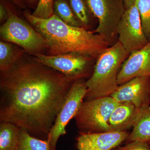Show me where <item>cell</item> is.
Segmentation results:
<instances>
[{"instance_id":"6da1fadb","label":"cell","mask_w":150,"mask_h":150,"mask_svg":"<svg viewBox=\"0 0 150 150\" xmlns=\"http://www.w3.org/2000/svg\"><path fill=\"white\" fill-rule=\"evenodd\" d=\"M74 82L24 54L0 72V122L13 123L33 137L48 140Z\"/></svg>"},{"instance_id":"7a4b0ae2","label":"cell","mask_w":150,"mask_h":150,"mask_svg":"<svg viewBox=\"0 0 150 150\" xmlns=\"http://www.w3.org/2000/svg\"><path fill=\"white\" fill-rule=\"evenodd\" d=\"M27 21L46 39L48 55L74 54L95 58L108 48L104 37L83 27L71 26L55 14L47 19L38 18L28 11Z\"/></svg>"},{"instance_id":"3957f363","label":"cell","mask_w":150,"mask_h":150,"mask_svg":"<svg viewBox=\"0 0 150 150\" xmlns=\"http://www.w3.org/2000/svg\"><path fill=\"white\" fill-rule=\"evenodd\" d=\"M129 54L119 41L100 54L92 74L85 82L86 100L110 96L117 90L118 74Z\"/></svg>"},{"instance_id":"277c9868","label":"cell","mask_w":150,"mask_h":150,"mask_svg":"<svg viewBox=\"0 0 150 150\" xmlns=\"http://www.w3.org/2000/svg\"><path fill=\"white\" fill-rule=\"evenodd\" d=\"M7 8L8 18L0 28V35L3 40L21 47L33 56L45 54L48 49L46 39L28 22Z\"/></svg>"},{"instance_id":"5b68a950","label":"cell","mask_w":150,"mask_h":150,"mask_svg":"<svg viewBox=\"0 0 150 150\" xmlns=\"http://www.w3.org/2000/svg\"><path fill=\"white\" fill-rule=\"evenodd\" d=\"M118 103L110 96L83 101L74 118L80 133L111 131L109 125V118Z\"/></svg>"},{"instance_id":"8992f818","label":"cell","mask_w":150,"mask_h":150,"mask_svg":"<svg viewBox=\"0 0 150 150\" xmlns=\"http://www.w3.org/2000/svg\"><path fill=\"white\" fill-rule=\"evenodd\" d=\"M87 93L85 82L77 80L73 83L48 134V141L51 150H56L59 138L67 133V124L76 115Z\"/></svg>"},{"instance_id":"52a82bcc","label":"cell","mask_w":150,"mask_h":150,"mask_svg":"<svg viewBox=\"0 0 150 150\" xmlns=\"http://www.w3.org/2000/svg\"><path fill=\"white\" fill-rule=\"evenodd\" d=\"M85 1L89 11L98 20V25L93 32L108 42L116 33L117 26L125 11L123 0Z\"/></svg>"},{"instance_id":"ba28073f","label":"cell","mask_w":150,"mask_h":150,"mask_svg":"<svg viewBox=\"0 0 150 150\" xmlns=\"http://www.w3.org/2000/svg\"><path fill=\"white\" fill-rule=\"evenodd\" d=\"M118 41L129 54L144 48L149 42L142 28L136 4L125 10L117 26Z\"/></svg>"},{"instance_id":"9c48e42d","label":"cell","mask_w":150,"mask_h":150,"mask_svg":"<svg viewBox=\"0 0 150 150\" xmlns=\"http://www.w3.org/2000/svg\"><path fill=\"white\" fill-rule=\"evenodd\" d=\"M33 56L38 62L62 73L73 82L88 75L91 59L74 54L55 56L40 54Z\"/></svg>"},{"instance_id":"30bf717a","label":"cell","mask_w":150,"mask_h":150,"mask_svg":"<svg viewBox=\"0 0 150 150\" xmlns=\"http://www.w3.org/2000/svg\"><path fill=\"white\" fill-rule=\"evenodd\" d=\"M110 96L118 103H132L138 109L150 105V76L132 79L119 85Z\"/></svg>"},{"instance_id":"8fae6325","label":"cell","mask_w":150,"mask_h":150,"mask_svg":"<svg viewBox=\"0 0 150 150\" xmlns=\"http://www.w3.org/2000/svg\"><path fill=\"white\" fill-rule=\"evenodd\" d=\"M146 76H150V42L130 54L121 66L117 81L119 86L134 78Z\"/></svg>"},{"instance_id":"7c38bea8","label":"cell","mask_w":150,"mask_h":150,"mask_svg":"<svg viewBox=\"0 0 150 150\" xmlns=\"http://www.w3.org/2000/svg\"><path fill=\"white\" fill-rule=\"evenodd\" d=\"M127 131L98 133H80L77 138L78 150H112L126 141Z\"/></svg>"},{"instance_id":"4fadbf2b","label":"cell","mask_w":150,"mask_h":150,"mask_svg":"<svg viewBox=\"0 0 150 150\" xmlns=\"http://www.w3.org/2000/svg\"><path fill=\"white\" fill-rule=\"evenodd\" d=\"M139 110L130 103H119L109 118V125L111 131L123 132L133 127Z\"/></svg>"},{"instance_id":"5bb4252c","label":"cell","mask_w":150,"mask_h":150,"mask_svg":"<svg viewBox=\"0 0 150 150\" xmlns=\"http://www.w3.org/2000/svg\"><path fill=\"white\" fill-rule=\"evenodd\" d=\"M126 141L128 143L136 142H150V105L139 109L137 118Z\"/></svg>"},{"instance_id":"9a60e30c","label":"cell","mask_w":150,"mask_h":150,"mask_svg":"<svg viewBox=\"0 0 150 150\" xmlns=\"http://www.w3.org/2000/svg\"><path fill=\"white\" fill-rule=\"evenodd\" d=\"M26 53L24 49L13 43L0 42V71L8 69Z\"/></svg>"},{"instance_id":"2e32d148","label":"cell","mask_w":150,"mask_h":150,"mask_svg":"<svg viewBox=\"0 0 150 150\" xmlns=\"http://www.w3.org/2000/svg\"><path fill=\"white\" fill-rule=\"evenodd\" d=\"M20 128L13 123L0 124V150H16L19 139Z\"/></svg>"},{"instance_id":"e0dca14e","label":"cell","mask_w":150,"mask_h":150,"mask_svg":"<svg viewBox=\"0 0 150 150\" xmlns=\"http://www.w3.org/2000/svg\"><path fill=\"white\" fill-rule=\"evenodd\" d=\"M16 150H51L48 140L33 137L25 129H20L18 146Z\"/></svg>"},{"instance_id":"ac0fdd59","label":"cell","mask_w":150,"mask_h":150,"mask_svg":"<svg viewBox=\"0 0 150 150\" xmlns=\"http://www.w3.org/2000/svg\"><path fill=\"white\" fill-rule=\"evenodd\" d=\"M54 14L65 23L71 26L81 27V24L67 1L56 0L54 1Z\"/></svg>"},{"instance_id":"d6986e66","label":"cell","mask_w":150,"mask_h":150,"mask_svg":"<svg viewBox=\"0 0 150 150\" xmlns=\"http://www.w3.org/2000/svg\"><path fill=\"white\" fill-rule=\"evenodd\" d=\"M135 3L139 13L143 31L150 42V0H136Z\"/></svg>"},{"instance_id":"ffe728a7","label":"cell","mask_w":150,"mask_h":150,"mask_svg":"<svg viewBox=\"0 0 150 150\" xmlns=\"http://www.w3.org/2000/svg\"><path fill=\"white\" fill-rule=\"evenodd\" d=\"M74 13L81 25H87L89 22V12L85 0H69Z\"/></svg>"},{"instance_id":"44dd1931","label":"cell","mask_w":150,"mask_h":150,"mask_svg":"<svg viewBox=\"0 0 150 150\" xmlns=\"http://www.w3.org/2000/svg\"><path fill=\"white\" fill-rule=\"evenodd\" d=\"M54 0H39L32 15L38 18H49L54 13Z\"/></svg>"},{"instance_id":"7402d4cb","label":"cell","mask_w":150,"mask_h":150,"mask_svg":"<svg viewBox=\"0 0 150 150\" xmlns=\"http://www.w3.org/2000/svg\"><path fill=\"white\" fill-rule=\"evenodd\" d=\"M117 150H150V145L148 142L136 141L128 143L123 147L118 146Z\"/></svg>"},{"instance_id":"603a6c76","label":"cell","mask_w":150,"mask_h":150,"mask_svg":"<svg viewBox=\"0 0 150 150\" xmlns=\"http://www.w3.org/2000/svg\"><path fill=\"white\" fill-rule=\"evenodd\" d=\"M8 18L7 8L1 3L0 5V21L1 22H5Z\"/></svg>"},{"instance_id":"cb8c5ba5","label":"cell","mask_w":150,"mask_h":150,"mask_svg":"<svg viewBox=\"0 0 150 150\" xmlns=\"http://www.w3.org/2000/svg\"><path fill=\"white\" fill-rule=\"evenodd\" d=\"M15 4L20 8H24L25 0H11Z\"/></svg>"},{"instance_id":"d4e9b609","label":"cell","mask_w":150,"mask_h":150,"mask_svg":"<svg viewBox=\"0 0 150 150\" xmlns=\"http://www.w3.org/2000/svg\"><path fill=\"white\" fill-rule=\"evenodd\" d=\"M135 1L136 0H123L124 7L126 9L133 6L135 4Z\"/></svg>"},{"instance_id":"484cf974","label":"cell","mask_w":150,"mask_h":150,"mask_svg":"<svg viewBox=\"0 0 150 150\" xmlns=\"http://www.w3.org/2000/svg\"><path fill=\"white\" fill-rule=\"evenodd\" d=\"M37 1L38 0H25V1L30 4V5L34 4L35 3L37 2Z\"/></svg>"},{"instance_id":"4316f807","label":"cell","mask_w":150,"mask_h":150,"mask_svg":"<svg viewBox=\"0 0 150 150\" xmlns=\"http://www.w3.org/2000/svg\"><path fill=\"white\" fill-rule=\"evenodd\" d=\"M112 150H117V149H116V148H115V149H113Z\"/></svg>"},{"instance_id":"83f0119b","label":"cell","mask_w":150,"mask_h":150,"mask_svg":"<svg viewBox=\"0 0 150 150\" xmlns=\"http://www.w3.org/2000/svg\"><path fill=\"white\" fill-rule=\"evenodd\" d=\"M148 143H149V144L150 145V142H148Z\"/></svg>"}]
</instances>
